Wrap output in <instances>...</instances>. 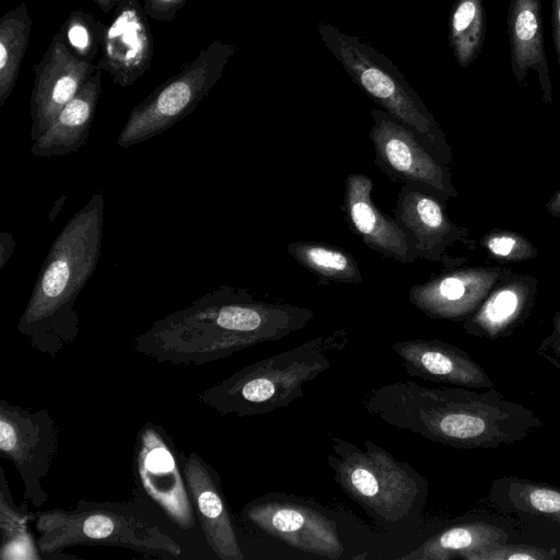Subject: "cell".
I'll list each match as a JSON object with an SVG mask.
<instances>
[{
  "label": "cell",
  "mask_w": 560,
  "mask_h": 560,
  "mask_svg": "<svg viewBox=\"0 0 560 560\" xmlns=\"http://www.w3.org/2000/svg\"><path fill=\"white\" fill-rule=\"evenodd\" d=\"M241 516L300 551L329 559H339L345 552L337 522L327 509L311 500L268 492L247 502Z\"/></svg>",
  "instance_id": "30bf717a"
},
{
  "label": "cell",
  "mask_w": 560,
  "mask_h": 560,
  "mask_svg": "<svg viewBox=\"0 0 560 560\" xmlns=\"http://www.w3.org/2000/svg\"><path fill=\"white\" fill-rule=\"evenodd\" d=\"M135 499L96 502L80 499L70 510L34 513L37 547L47 557L73 546H113L159 558H178L182 547L149 516Z\"/></svg>",
  "instance_id": "8992f818"
},
{
  "label": "cell",
  "mask_w": 560,
  "mask_h": 560,
  "mask_svg": "<svg viewBox=\"0 0 560 560\" xmlns=\"http://www.w3.org/2000/svg\"><path fill=\"white\" fill-rule=\"evenodd\" d=\"M310 310L254 301L221 287L187 307L156 319L132 340L131 350L158 363L203 365L302 329Z\"/></svg>",
  "instance_id": "6da1fadb"
},
{
  "label": "cell",
  "mask_w": 560,
  "mask_h": 560,
  "mask_svg": "<svg viewBox=\"0 0 560 560\" xmlns=\"http://www.w3.org/2000/svg\"><path fill=\"white\" fill-rule=\"evenodd\" d=\"M67 200V196L66 195H62L60 196L55 202H54V206L51 208V210L49 211V214H48V219H49V222L52 223L57 217L59 215V212L62 208V206L65 205Z\"/></svg>",
  "instance_id": "836d02e7"
},
{
  "label": "cell",
  "mask_w": 560,
  "mask_h": 560,
  "mask_svg": "<svg viewBox=\"0 0 560 560\" xmlns=\"http://www.w3.org/2000/svg\"><path fill=\"white\" fill-rule=\"evenodd\" d=\"M106 25L83 10H74L59 33L69 49L79 58L93 62L101 52Z\"/></svg>",
  "instance_id": "484cf974"
},
{
  "label": "cell",
  "mask_w": 560,
  "mask_h": 560,
  "mask_svg": "<svg viewBox=\"0 0 560 560\" xmlns=\"http://www.w3.org/2000/svg\"><path fill=\"white\" fill-rule=\"evenodd\" d=\"M96 69L93 62L77 57L59 32L55 34L43 59L34 66L30 107L32 141L44 133Z\"/></svg>",
  "instance_id": "7c38bea8"
},
{
  "label": "cell",
  "mask_w": 560,
  "mask_h": 560,
  "mask_svg": "<svg viewBox=\"0 0 560 560\" xmlns=\"http://www.w3.org/2000/svg\"><path fill=\"white\" fill-rule=\"evenodd\" d=\"M183 455L161 424L144 422L133 442L132 494L158 508L180 529L189 530L198 516L186 483Z\"/></svg>",
  "instance_id": "9c48e42d"
},
{
  "label": "cell",
  "mask_w": 560,
  "mask_h": 560,
  "mask_svg": "<svg viewBox=\"0 0 560 560\" xmlns=\"http://www.w3.org/2000/svg\"><path fill=\"white\" fill-rule=\"evenodd\" d=\"M58 428L47 409L32 412L0 399V456L20 474L23 499L42 508L48 495L42 486L58 448Z\"/></svg>",
  "instance_id": "8fae6325"
},
{
  "label": "cell",
  "mask_w": 560,
  "mask_h": 560,
  "mask_svg": "<svg viewBox=\"0 0 560 560\" xmlns=\"http://www.w3.org/2000/svg\"><path fill=\"white\" fill-rule=\"evenodd\" d=\"M104 197L94 194L52 242L18 330L40 353L56 357L74 342L80 317L74 303L96 270L104 229Z\"/></svg>",
  "instance_id": "3957f363"
},
{
  "label": "cell",
  "mask_w": 560,
  "mask_h": 560,
  "mask_svg": "<svg viewBox=\"0 0 560 560\" xmlns=\"http://www.w3.org/2000/svg\"><path fill=\"white\" fill-rule=\"evenodd\" d=\"M345 341L340 331L314 338L242 368L197 397L223 416L270 413L302 397L304 384L330 368Z\"/></svg>",
  "instance_id": "5b68a950"
},
{
  "label": "cell",
  "mask_w": 560,
  "mask_h": 560,
  "mask_svg": "<svg viewBox=\"0 0 560 560\" xmlns=\"http://www.w3.org/2000/svg\"><path fill=\"white\" fill-rule=\"evenodd\" d=\"M556 548H539L526 544L495 541L477 548L465 560H552L557 557Z\"/></svg>",
  "instance_id": "83f0119b"
},
{
  "label": "cell",
  "mask_w": 560,
  "mask_h": 560,
  "mask_svg": "<svg viewBox=\"0 0 560 560\" xmlns=\"http://www.w3.org/2000/svg\"><path fill=\"white\" fill-rule=\"evenodd\" d=\"M508 497L516 509L560 523V488L510 479Z\"/></svg>",
  "instance_id": "4316f807"
},
{
  "label": "cell",
  "mask_w": 560,
  "mask_h": 560,
  "mask_svg": "<svg viewBox=\"0 0 560 560\" xmlns=\"http://www.w3.org/2000/svg\"><path fill=\"white\" fill-rule=\"evenodd\" d=\"M371 115L370 139L380 168L405 184L444 189L443 170L420 138L384 109L373 108Z\"/></svg>",
  "instance_id": "4fadbf2b"
},
{
  "label": "cell",
  "mask_w": 560,
  "mask_h": 560,
  "mask_svg": "<svg viewBox=\"0 0 560 560\" xmlns=\"http://www.w3.org/2000/svg\"><path fill=\"white\" fill-rule=\"evenodd\" d=\"M365 410L388 425L455 448H495L525 439L542 422L497 390L428 387L412 381L370 392Z\"/></svg>",
  "instance_id": "7a4b0ae2"
},
{
  "label": "cell",
  "mask_w": 560,
  "mask_h": 560,
  "mask_svg": "<svg viewBox=\"0 0 560 560\" xmlns=\"http://www.w3.org/2000/svg\"><path fill=\"white\" fill-rule=\"evenodd\" d=\"M485 38L483 0H455L448 20V42L455 60L463 69L477 59Z\"/></svg>",
  "instance_id": "cb8c5ba5"
},
{
  "label": "cell",
  "mask_w": 560,
  "mask_h": 560,
  "mask_svg": "<svg viewBox=\"0 0 560 560\" xmlns=\"http://www.w3.org/2000/svg\"><path fill=\"white\" fill-rule=\"evenodd\" d=\"M553 351L558 358H560V340L553 345Z\"/></svg>",
  "instance_id": "d590c367"
},
{
  "label": "cell",
  "mask_w": 560,
  "mask_h": 560,
  "mask_svg": "<svg viewBox=\"0 0 560 560\" xmlns=\"http://www.w3.org/2000/svg\"><path fill=\"white\" fill-rule=\"evenodd\" d=\"M31 27L32 19L25 2L8 11L0 20V108L15 86Z\"/></svg>",
  "instance_id": "7402d4cb"
},
{
  "label": "cell",
  "mask_w": 560,
  "mask_h": 560,
  "mask_svg": "<svg viewBox=\"0 0 560 560\" xmlns=\"http://www.w3.org/2000/svg\"><path fill=\"white\" fill-rule=\"evenodd\" d=\"M330 442L327 463L335 481L380 527L397 532L417 524L428 498L419 471L370 440L364 450L339 436Z\"/></svg>",
  "instance_id": "277c9868"
},
{
  "label": "cell",
  "mask_w": 560,
  "mask_h": 560,
  "mask_svg": "<svg viewBox=\"0 0 560 560\" xmlns=\"http://www.w3.org/2000/svg\"><path fill=\"white\" fill-rule=\"evenodd\" d=\"M515 245V241L511 237L501 236L492 238L488 246L490 250L499 256H508Z\"/></svg>",
  "instance_id": "d6a6232c"
},
{
  "label": "cell",
  "mask_w": 560,
  "mask_h": 560,
  "mask_svg": "<svg viewBox=\"0 0 560 560\" xmlns=\"http://www.w3.org/2000/svg\"><path fill=\"white\" fill-rule=\"evenodd\" d=\"M508 534L495 525L485 522H467L447 527L427 538L415 550L400 557L404 560L464 559L477 548L505 541Z\"/></svg>",
  "instance_id": "44dd1931"
},
{
  "label": "cell",
  "mask_w": 560,
  "mask_h": 560,
  "mask_svg": "<svg viewBox=\"0 0 560 560\" xmlns=\"http://www.w3.org/2000/svg\"><path fill=\"white\" fill-rule=\"evenodd\" d=\"M395 221L406 231L418 258L434 259L448 223L439 200L429 189L404 184L394 209Z\"/></svg>",
  "instance_id": "ffe728a7"
},
{
  "label": "cell",
  "mask_w": 560,
  "mask_h": 560,
  "mask_svg": "<svg viewBox=\"0 0 560 560\" xmlns=\"http://www.w3.org/2000/svg\"><path fill=\"white\" fill-rule=\"evenodd\" d=\"M409 376L467 388H491L485 369L465 351L436 339H408L392 345Z\"/></svg>",
  "instance_id": "2e32d148"
},
{
  "label": "cell",
  "mask_w": 560,
  "mask_h": 560,
  "mask_svg": "<svg viewBox=\"0 0 560 560\" xmlns=\"http://www.w3.org/2000/svg\"><path fill=\"white\" fill-rule=\"evenodd\" d=\"M102 72L97 67L44 133L33 141L31 153L34 156H63L85 144L102 93Z\"/></svg>",
  "instance_id": "d6986e66"
},
{
  "label": "cell",
  "mask_w": 560,
  "mask_h": 560,
  "mask_svg": "<svg viewBox=\"0 0 560 560\" xmlns=\"http://www.w3.org/2000/svg\"><path fill=\"white\" fill-rule=\"evenodd\" d=\"M184 474L206 540L220 560H243L218 471L196 452L183 455Z\"/></svg>",
  "instance_id": "9a60e30c"
},
{
  "label": "cell",
  "mask_w": 560,
  "mask_h": 560,
  "mask_svg": "<svg viewBox=\"0 0 560 560\" xmlns=\"http://www.w3.org/2000/svg\"><path fill=\"white\" fill-rule=\"evenodd\" d=\"M508 33L512 72L517 82L528 71L537 73L544 97L551 98V81L545 50L541 0H510Z\"/></svg>",
  "instance_id": "ac0fdd59"
},
{
  "label": "cell",
  "mask_w": 560,
  "mask_h": 560,
  "mask_svg": "<svg viewBox=\"0 0 560 560\" xmlns=\"http://www.w3.org/2000/svg\"><path fill=\"white\" fill-rule=\"evenodd\" d=\"M15 248V241L10 232L0 234V269L2 270L10 260Z\"/></svg>",
  "instance_id": "4dcf8cb0"
},
{
  "label": "cell",
  "mask_w": 560,
  "mask_h": 560,
  "mask_svg": "<svg viewBox=\"0 0 560 560\" xmlns=\"http://www.w3.org/2000/svg\"><path fill=\"white\" fill-rule=\"evenodd\" d=\"M287 250L318 277L343 283L363 280L355 259L341 248L316 242H293Z\"/></svg>",
  "instance_id": "d4e9b609"
},
{
  "label": "cell",
  "mask_w": 560,
  "mask_h": 560,
  "mask_svg": "<svg viewBox=\"0 0 560 560\" xmlns=\"http://www.w3.org/2000/svg\"><path fill=\"white\" fill-rule=\"evenodd\" d=\"M517 306V295L512 291H502L485 306L480 323L489 334L498 332L511 320Z\"/></svg>",
  "instance_id": "f1b7e54d"
},
{
  "label": "cell",
  "mask_w": 560,
  "mask_h": 560,
  "mask_svg": "<svg viewBox=\"0 0 560 560\" xmlns=\"http://www.w3.org/2000/svg\"><path fill=\"white\" fill-rule=\"evenodd\" d=\"M235 46L214 40L130 112L117 138L129 148L168 130L189 115L222 77Z\"/></svg>",
  "instance_id": "ba28073f"
},
{
  "label": "cell",
  "mask_w": 560,
  "mask_h": 560,
  "mask_svg": "<svg viewBox=\"0 0 560 560\" xmlns=\"http://www.w3.org/2000/svg\"><path fill=\"white\" fill-rule=\"evenodd\" d=\"M187 0H144L143 10L148 18L160 22H172Z\"/></svg>",
  "instance_id": "f546056e"
},
{
  "label": "cell",
  "mask_w": 560,
  "mask_h": 560,
  "mask_svg": "<svg viewBox=\"0 0 560 560\" xmlns=\"http://www.w3.org/2000/svg\"><path fill=\"white\" fill-rule=\"evenodd\" d=\"M551 11L552 38L557 55V61L560 67V0H552Z\"/></svg>",
  "instance_id": "1f68e13d"
},
{
  "label": "cell",
  "mask_w": 560,
  "mask_h": 560,
  "mask_svg": "<svg viewBox=\"0 0 560 560\" xmlns=\"http://www.w3.org/2000/svg\"><path fill=\"white\" fill-rule=\"evenodd\" d=\"M317 31L352 81L436 154L440 133L435 120L399 69L357 36L326 23H318Z\"/></svg>",
  "instance_id": "52a82bcc"
},
{
  "label": "cell",
  "mask_w": 560,
  "mask_h": 560,
  "mask_svg": "<svg viewBox=\"0 0 560 560\" xmlns=\"http://www.w3.org/2000/svg\"><path fill=\"white\" fill-rule=\"evenodd\" d=\"M101 52L96 66L120 88L132 85L150 69L153 37L148 16L138 0H121L114 9Z\"/></svg>",
  "instance_id": "5bb4252c"
},
{
  "label": "cell",
  "mask_w": 560,
  "mask_h": 560,
  "mask_svg": "<svg viewBox=\"0 0 560 560\" xmlns=\"http://www.w3.org/2000/svg\"><path fill=\"white\" fill-rule=\"evenodd\" d=\"M0 470V558L42 559L43 555L28 530V522L34 520V513L28 511L26 500L21 506L14 504L4 471L2 468Z\"/></svg>",
  "instance_id": "603a6c76"
},
{
  "label": "cell",
  "mask_w": 560,
  "mask_h": 560,
  "mask_svg": "<svg viewBox=\"0 0 560 560\" xmlns=\"http://www.w3.org/2000/svg\"><path fill=\"white\" fill-rule=\"evenodd\" d=\"M104 13L114 10L121 0H92Z\"/></svg>",
  "instance_id": "e575fe53"
},
{
  "label": "cell",
  "mask_w": 560,
  "mask_h": 560,
  "mask_svg": "<svg viewBox=\"0 0 560 560\" xmlns=\"http://www.w3.org/2000/svg\"><path fill=\"white\" fill-rule=\"evenodd\" d=\"M372 179L364 174H350L346 179L345 211L347 219L372 249L400 262L418 259L409 234L395 219L384 214L374 205Z\"/></svg>",
  "instance_id": "e0dca14e"
}]
</instances>
